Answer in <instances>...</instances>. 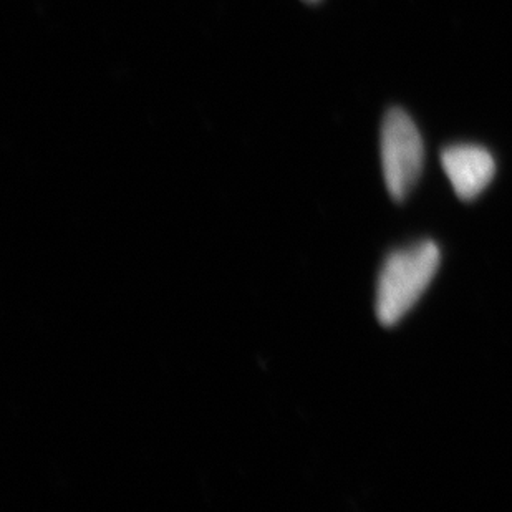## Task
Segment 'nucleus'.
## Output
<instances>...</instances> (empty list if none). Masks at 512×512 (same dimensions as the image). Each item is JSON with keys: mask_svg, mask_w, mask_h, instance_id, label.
Listing matches in <instances>:
<instances>
[{"mask_svg": "<svg viewBox=\"0 0 512 512\" xmlns=\"http://www.w3.org/2000/svg\"><path fill=\"white\" fill-rule=\"evenodd\" d=\"M425 148L408 113L392 108L382 126V166L393 199L403 201L420 179Z\"/></svg>", "mask_w": 512, "mask_h": 512, "instance_id": "obj_2", "label": "nucleus"}, {"mask_svg": "<svg viewBox=\"0 0 512 512\" xmlns=\"http://www.w3.org/2000/svg\"><path fill=\"white\" fill-rule=\"evenodd\" d=\"M309 2H317V0H309Z\"/></svg>", "mask_w": 512, "mask_h": 512, "instance_id": "obj_4", "label": "nucleus"}, {"mask_svg": "<svg viewBox=\"0 0 512 512\" xmlns=\"http://www.w3.org/2000/svg\"><path fill=\"white\" fill-rule=\"evenodd\" d=\"M441 163L456 194L464 201L483 193L496 173L493 155L481 146H450L443 151Z\"/></svg>", "mask_w": 512, "mask_h": 512, "instance_id": "obj_3", "label": "nucleus"}, {"mask_svg": "<svg viewBox=\"0 0 512 512\" xmlns=\"http://www.w3.org/2000/svg\"><path fill=\"white\" fill-rule=\"evenodd\" d=\"M440 259V247L430 241L388 257L377 285L375 307L380 324L392 327L405 317L433 281Z\"/></svg>", "mask_w": 512, "mask_h": 512, "instance_id": "obj_1", "label": "nucleus"}]
</instances>
